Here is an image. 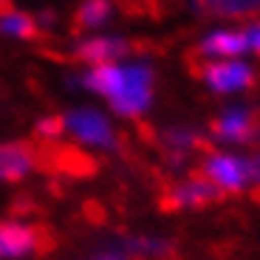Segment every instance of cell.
<instances>
[{"label": "cell", "instance_id": "cell-1", "mask_svg": "<svg viewBox=\"0 0 260 260\" xmlns=\"http://www.w3.org/2000/svg\"><path fill=\"white\" fill-rule=\"evenodd\" d=\"M34 170L57 173V147H51L48 142L0 144V181H20Z\"/></svg>", "mask_w": 260, "mask_h": 260}, {"label": "cell", "instance_id": "cell-11", "mask_svg": "<svg viewBox=\"0 0 260 260\" xmlns=\"http://www.w3.org/2000/svg\"><path fill=\"white\" fill-rule=\"evenodd\" d=\"M85 85L93 88L96 93H105L108 99H113L124 85V68H116V65H93L88 77H85Z\"/></svg>", "mask_w": 260, "mask_h": 260}, {"label": "cell", "instance_id": "cell-15", "mask_svg": "<svg viewBox=\"0 0 260 260\" xmlns=\"http://www.w3.org/2000/svg\"><path fill=\"white\" fill-rule=\"evenodd\" d=\"M65 130V119L59 116H46L37 122V136L43 139V142H54V139H59V133Z\"/></svg>", "mask_w": 260, "mask_h": 260}, {"label": "cell", "instance_id": "cell-8", "mask_svg": "<svg viewBox=\"0 0 260 260\" xmlns=\"http://www.w3.org/2000/svg\"><path fill=\"white\" fill-rule=\"evenodd\" d=\"M130 51L127 40L119 37H96V40H85L79 43L77 51H74V59L79 62H91V65H111L116 57Z\"/></svg>", "mask_w": 260, "mask_h": 260}, {"label": "cell", "instance_id": "cell-5", "mask_svg": "<svg viewBox=\"0 0 260 260\" xmlns=\"http://www.w3.org/2000/svg\"><path fill=\"white\" fill-rule=\"evenodd\" d=\"M153 99V74L147 68H124L122 91L111 99L113 111L122 116H139Z\"/></svg>", "mask_w": 260, "mask_h": 260}, {"label": "cell", "instance_id": "cell-10", "mask_svg": "<svg viewBox=\"0 0 260 260\" xmlns=\"http://www.w3.org/2000/svg\"><path fill=\"white\" fill-rule=\"evenodd\" d=\"M249 48L246 31H215L201 43L198 54H209V57H238Z\"/></svg>", "mask_w": 260, "mask_h": 260}, {"label": "cell", "instance_id": "cell-14", "mask_svg": "<svg viewBox=\"0 0 260 260\" xmlns=\"http://www.w3.org/2000/svg\"><path fill=\"white\" fill-rule=\"evenodd\" d=\"M207 12L215 14H229V17H243L249 12H257L260 0H198Z\"/></svg>", "mask_w": 260, "mask_h": 260}, {"label": "cell", "instance_id": "cell-12", "mask_svg": "<svg viewBox=\"0 0 260 260\" xmlns=\"http://www.w3.org/2000/svg\"><path fill=\"white\" fill-rule=\"evenodd\" d=\"M0 31L12 34V37H20V40H34L40 34V28H37V20L34 17L12 9V12L0 14Z\"/></svg>", "mask_w": 260, "mask_h": 260}, {"label": "cell", "instance_id": "cell-13", "mask_svg": "<svg viewBox=\"0 0 260 260\" xmlns=\"http://www.w3.org/2000/svg\"><path fill=\"white\" fill-rule=\"evenodd\" d=\"M108 14H111V0H85L82 9L74 14V26H77V28L99 26Z\"/></svg>", "mask_w": 260, "mask_h": 260}, {"label": "cell", "instance_id": "cell-2", "mask_svg": "<svg viewBox=\"0 0 260 260\" xmlns=\"http://www.w3.org/2000/svg\"><path fill=\"white\" fill-rule=\"evenodd\" d=\"M57 238L48 226L20 221H0V260L26 257V254H46L54 249Z\"/></svg>", "mask_w": 260, "mask_h": 260}, {"label": "cell", "instance_id": "cell-18", "mask_svg": "<svg viewBox=\"0 0 260 260\" xmlns=\"http://www.w3.org/2000/svg\"><path fill=\"white\" fill-rule=\"evenodd\" d=\"M6 12H12V3L9 0H0V14H6Z\"/></svg>", "mask_w": 260, "mask_h": 260}, {"label": "cell", "instance_id": "cell-4", "mask_svg": "<svg viewBox=\"0 0 260 260\" xmlns=\"http://www.w3.org/2000/svg\"><path fill=\"white\" fill-rule=\"evenodd\" d=\"M195 176L207 178L209 184H215L221 192H229V195H238L249 184L246 161L243 158H235V156H221V153L209 156L201 167L195 170Z\"/></svg>", "mask_w": 260, "mask_h": 260}, {"label": "cell", "instance_id": "cell-3", "mask_svg": "<svg viewBox=\"0 0 260 260\" xmlns=\"http://www.w3.org/2000/svg\"><path fill=\"white\" fill-rule=\"evenodd\" d=\"M223 198V192L215 184H209L207 178L201 176H189L187 181L181 184H173V187L164 192L161 198V209L164 212H178V209H201V207H209V204H218Z\"/></svg>", "mask_w": 260, "mask_h": 260}, {"label": "cell", "instance_id": "cell-19", "mask_svg": "<svg viewBox=\"0 0 260 260\" xmlns=\"http://www.w3.org/2000/svg\"><path fill=\"white\" fill-rule=\"evenodd\" d=\"M93 260H124V257H119V254H99V257H93Z\"/></svg>", "mask_w": 260, "mask_h": 260}, {"label": "cell", "instance_id": "cell-9", "mask_svg": "<svg viewBox=\"0 0 260 260\" xmlns=\"http://www.w3.org/2000/svg\"><path fill=\"white\" fill-rule=\"evenodd\" d=\"M212 133L226 142H252V136L257 133V122L246 111H229L226 116L212 122Z\"/></svg>", "mask_w": 260, "mask_h": 260}, {"label": "cell", "instance_id": "cell-7", "mask_svg": "<svg viewBox=\"0 0 260 260\" xmlns=\"http://www.w3.org/2000/svg\"><path fill=\"white\" fill-rule=\"evenodd\" d=\"M65 127H71V133L82 142L93 144H113V130L108 119L99 116L96 111H74L65 122Z\"/></svg>", "mask_w": 260, "mask_h": 260}, {"label": "cell", "instance_id": "cell-17", "mask_svg": "<svg viewBox=\"0 0 260 260\" xmlns=\"http://www.w3.org/2000/svg\"><path fill=\"white\" fill-rule=\"evenodd\" d=\"M246 40H249V48H254V51L260 54V26H252L246 31Z\"/></svg>", "mask_w": 260, "mask_h": 260}, {"label": "cell", "instance_id": "cell-16", "mask_svg": "<svg viewBox=\"0 0 260 260\" xmlns=\"http://www.w3.org/2000/svg\"><path fill=\"white\" fill-rule=\"evenodd\" d=\"M246 170H249V184H254L252 198H254V201H260V156L249 158V161H246Z\"/></svg>", "mask_w": 260, "mask_h": 260}, {"label": "cell", "instance_id": "cell-6", "mask_svg": "<svg viewBox=\"0 0 260 260\" xmlns=\"http://www.w3.org/2000/svg\"><path fill=\"white\" fill-rule=\"evenodd\" d=\"M195 74L201 79H207L209 88H215L218 93L229 91H243L254 82V74L249 65L235 62V59H221V62H195Z\"/></svg>", "mask_w": 260, "mask_h": 260}]
</instances>
